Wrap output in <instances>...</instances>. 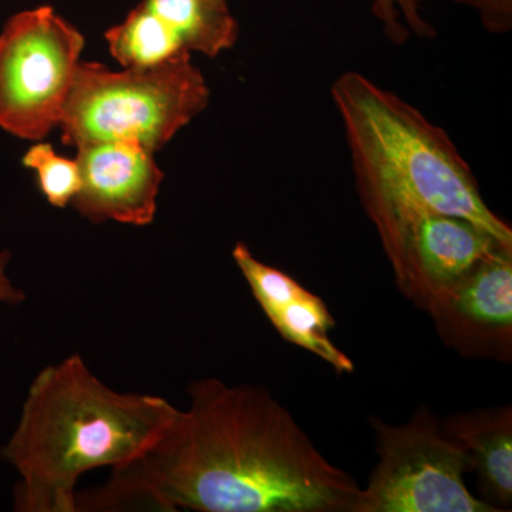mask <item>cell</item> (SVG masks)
Segmentation results:
<instances>
[{"label": "cell", "instance_id": "obj_1", "mask_svg": "<svg viewBox=\"0 0 512 512\" xmlns=\"http://www.w3.org/2000/svg\"><path fill=\"white\" fill-rule=\"evenodd\" d=\"M188 394L144 456L77 494V511L355 512V478L265 389L211 377Z\"/></svg>", "mask_w": 512, "mask_h": 512}, {"label": "cell", "instance_id": "obj_2", "mask_svg": "<svg viewBox=\"0 0 512 512\" xmlns=\"http://www.w3.org/2000/svg\"><path fill=\"white\" fill-rule=\"evenodd\" d=\"M178 409L164 397L120 393L72 355L37 373L2 457L19 474V512H76L77 483L144 456Z\"/></svg>", "mask_w": 512, "mask_h": 512}, {"label": "cell", "instance_id": "obj_3", "mask_svg": "<svg viewBox=\"0 0 512 512\" xmlns=\"http://www.w3.org/2000/svg\"><path fill=\"white\" fill-rule=\"evenodd\" d=\"M332 99L377 234L437 212L466 218L512 247L510 225L485 204L473 170L443 128L359 72L340 74Z\"/></svg>", "mask_w": 512, "mask_h": 512}, {"label": "cell", "instance_id": "obj_4", "mask_svg": "<svg viewBox=\"0 0 512 512\" xmlns=\"http://www.w3.org/2000/svg\"><path fill=\"white\" fill-rule=\"evenodd\" d=\"M191 56L124 70L82 60L59 124L64 146L127 140L153 153L167 146L210 104V86Z\"/></svg>", "mask_w": 512, "mask_h": 512}, {"label": "cell", "instance_id": "obj_5", "mask_svg": "<svg viewBox=\"0 0 512 512\" xmlns=\"http://www.w3.org/2000/svg\"><path fill=\"white\" fill-rule=\"evenodd\" d=\"M369 421L379 461L360 488L355 512H501L468 490L467 454L427 407L404 424Z\"/></svg>", "mask_w": 512, "mask_h": 512}, {"label": "cell", "instance_id": "obj_6", "mask_svg": "<svg viewBox=\"0 0 512 512\" xmlns=\"http://www.w3.org/2000/svg\"><path fill=\"white\" fill-rule=\"evenodd\" d=\"M86 45L52 6L22 10L0 32V128L42 141L59 128Z\"/></svg>", "mask_w": 512, "mask_h": 512}, {"label": "cell", "instance_id": "obj_7", "mask_svg": "<svg viewBox=\"0 0 512 512\" xmlns=\"http://www.w3.org/2000/svg\"><path fill=\"white\" fill-rule=\"evenodd\" d=\"M400 291L423 311L466 279L501 244L454 215H417L379 234Z\"/></svg>", "mask_w": 512, "mask_h": 512}, {"label": "cell", "instance_id": "obj_8", "mask_svg": "<svg viewBox=\"0 0 512 512\" xmlns=\"http://www.w3.org/2000/svg\"><path fill=\"white\" fill-rule=\"evenodd\" d=\"M427 313L448 348L473 359L510 362L512 247L484 259Z\"/></svg>", "mask_w": 512, "mask_h": 512}, {"label": "cell", "instance_id": "obj_9", "mask_svg": "<svg viewBox=\"0 0 512 512\" xmlns=\"http://www.w3.org/2000/svg\"><path fill=\"white\" fill-rule=\"evenodd\" d=\"M76 150L80 190L72 201L74 210L93 224H153L164 181L156 153L127 140L96 141Z\"/></svg>", "mask_w": 512, "mask_h": 512}, {"label": "cell", "instance_id": "obj_10", "mask_svg": "<svg viewBox=\"0 0 512 512\" xmlns=\"http://www.w3.org/2000/svg\"><path fill=\"white\" fill-rule=\"evenodd\" d=\"M440 426L467 454L485 501L507 511L512 503V407L453 414L440 419Z\"/></svg>", "mask_w": 512, "mask_h": 512}, {"label": "cell", "instance_id": "obj_11", "mask_svg": "<svg viewBox=\"0 0 512 512\" xmlns=\"http://www.w3.org/2000/svg\"><path fill=\"white\" fill-rule=\"evenodd\" d=\"M163 20L185 52L217 57L237 45L239 23L228 0H141Z\"/></svg>", "mask_w": 512, "mask_h": 512}, {"label": "cell", "instance_id": "obj_12", "mask_svg": "<svg viewBox=\"0 0 512 512\" xmlns=\"http://www.w3.org/2000/svg\"><path fill=\"white\" fill-rule=\"evenodd\" d=\"M276 332L292 345L318 356L336 372L353 373L355 365L332 342L329 333L336 322L320 296L303 288L298 295L264 311Z\"/></svg>", "mask_w": 512, "mask_h": 512}, {"label": "cell", "instance_id": "obj_13", "mask_svg": "<svg viewBox=\"0 0 512 512\" xmlns=\"http://www.w3.org/2000/svg\"><path fill=\"white\" fill-rule=\"evenodd\" d=\"M104 39L110 55L121 66L134 69L160 66L188 53L163 20L141 3L123 22L107 30Z\"/></svg>", "mask_w": 512, "mask_h": 512}, {"label": "cell", "instance_id": "obj_14", "mask_svg": "<svg viewBox=\"0 0 512 512\" xmlns=\"http://www.w3.org/2000/svg\"><path fill=\"white\" fill-rule=\"evenodd\" d=\"M22 164L36 173L43 197L52 207L66 208L80 190V168L76 158L60 156L46 141H35L22 158Z\"/></svg>", "mask_w": 512, "mask_h": 512}, {"label": "cell", "instance_id": "obj_15", "mask_svg": "<svg viewBox=\"0 0 512 512\" xmlns=\"http://www.w3.org/2000/svg\"><path fill=\"white\" fill-rule=\"evenodd\" d=\"M372 10L394 45H403L410 33L423 39L436 36V29L424 19L423 0H373Z\"/></svg>", "mask_w": 512, "mask_h": 512}, {"label": "cell", "instance_id": "obj_16", "mask_svg": "<svg viewBox=\"0 0 512 512\" xmlns=\"http://www.w3.org/2000/svg\"><path fill=\"white\" fill-rule=\"evenodd\" d=\"M457 5L476 10L484 29L505 35L512 29V0H454Z\"/></svg>", "mask_w": 512, "mask_h": 512}, {"label": "cell", "instance_id": "obj_17", "mask_svg": "<svg viewBox=\"0 0 512 512\" xmlns=\"http://www.w3.org/2000/svg\"><path fill=\"white\" fill-rule=\"evenodd\" d=\"M10 261H12V254L6 249L0 251V303L15 306L26 301V293L10 279L8 274Z\"/></svg>", "mask_w": 512, "mask_h": 512}]
</instances>
